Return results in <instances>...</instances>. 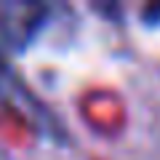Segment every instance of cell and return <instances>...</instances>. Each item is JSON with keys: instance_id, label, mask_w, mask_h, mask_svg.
<instances>
[{"instance_id": "obj_1", "label": "cell", "mask_w": 160, "mask_h": 160, "mask_svg": "<svg viewBox=\"0 0 160 160\" xmlns=\"http://www.w3.org/2000/svg\"><path fill=\"white\" fill-rule=\"evenodd\" d=\"M43 3H0V53H24L53 22Z\"/></svg>"}, {"instance_id": "obj_2", "label": "cell", "mask_w": 160, "mask_h": 160, "mask_svg": "<svg viewBox=\"0 0 160 160\" xmlns=\"http://www.w3.org/2000/svg\"><path fill=\"white\" fill-rule=\"evenodd\" d=\"M142 24H144V27H158V24H160V3H158V6L142 8Z\"/></svg>"}]
</instances>
